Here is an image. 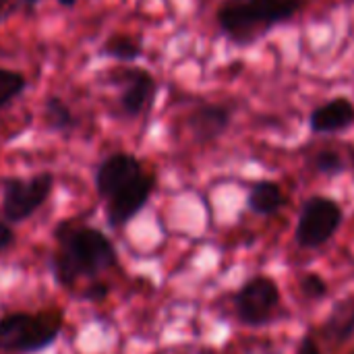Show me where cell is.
<instances>
[{
    "label": "cell",
    "mask_w": 354,
    "mask_h": 354,
    "mask_svg": "<svg viewBox=\"0 0 354 354\" xmlns=\"http://www.w3.org/2000/svg\"><path fill=\"white\" fill-rule=\"evenodd\" d=\"M56 241L58 249L50 259V270L62 288H75L79 280L95 278L118 266L112 241L97 228L60 222Z\"/></svg>",
    "instance_id": "6da1fadb"
},
{
    "label": "cell",
    "mask_w": 354,
    "mask_h": 354,
    "mask_svg": "<svg viewBox=\"0 0 354 354\" xmlns=\"http://www.w3.org/2000/svg\"><path fill=\"white\" fill-rule=\"evenodd\" d=\"M60 311L8 313L0 317V353L35 354L50 348L62 332Z\"/></svg>",
    "instance_id": "7a4b0ae2"
},
{
    "label": "cell",
    "mask_w": 354,
    "mask_h": 354,
    "mask_svg": "<svg viewBox=\"0 0 354 354\" xmlns=\"http://www.w3.org/2000/svg\"><path fill=\"white\" fill-rule=\"evenodd\" d=\"M342 222L344 209L336 199L328 195H311L299 212L295 241L301 249H322L336 236Z\"/></svg>",
    "instance_id": "3957f363"
},
{
    "label": "cell",
    "mask_w": 354,
    "mask_h": 354,
    "mask_svg": "<svg viewBox=\"0 0 354 354\" xmlns=\"http://www.w3.org/2000/svg\"><path fill=\"white\" fill-rule=\"evenodd\" d=\"M282 292L276 280L268 276H255L247 280L232 297L236 319L247 328L268 326L280 309Z\"/></svg>",
    "instance_id": "277c9868"
},
{
    "label": "cell",
    "mask_w": 354,
    "mask_h": 354,
    "mask_svg": "<svg viewBox=\"0 0 354 354\" xmlns=\"http://www.w3.org/2000/svg\"><path fill=\"white\" fill-rule=\"evenodd\" d=\"M54 176L50 172L35 174L31 178H4L2 183V216L6 222H25L31 218L50 197Z\"/></svg>",
    "instance_id": "5b68a950"
},
{
    "label": "cell",
    "mask_w": 354,
    "mask_h": 354,
    "mask_svg": "<svg viewBox=\"0 0 354 354\" xmlns=\"http://www.w3.org/2000/svg\"><path fill=\"white\" fill-rule=\"evenodd\" d=\"M156 189V176L141 172L135 180H131L127 187H122L120 191H116L106 203V216L110 226L114 228H122L124 224H129L149 201L151 193Z\"/></svg>",
    "instance_id": "8992f818"
},
{
    "label": "cell",
    "mask_w": 354,
    "mask_h": 354,
    "mask_svg": "<svg viewBox=\"0 0 354 354\" xmlns=\"http://www.w3.org/2000/svg\"><path fill=\"white\" fill-rule=\"evenodd\" d=\"M216 19L222 33L239 46L255 44L259 37L268 33V29L259 23L257 15L253 12L249 0H230L222 4L218 8Z\"/></svg>",
    "instance_id": "52a82bcc"
},
{
    "label": "cell",
    "mask_w": 354,
    "mask_h": 354,
    "mask_svg": "<svg viewBox=\"0 0 354 354\" xmlns=\"http://www.w3.org/2000/svg\"><path fill=\"white\" fill-rule=\"evenodd\" d=\"M143 172L139 160L131 153H112L95 170V191L102 199H110Z\"/></svg>",
    "instance_id": "ba28073f"
},
{
    "label": "cell",
    "mask_w": 354,
    "mask_h": 354,
    "mask_svg": "<svg viewBox=\"0 0 354 354\" xmlns=\"http://www.w3.org/2000/svg\"><path fill=\"white\" fill-rule=\"evenodd\" d=\"M354 127V104L346 95H334L319 104L309 114V129L313 135H342Z\"/></svg>",
    "instance_id": "9c48e42d"
},
{
    "label": "cell",
    "mask_w": 354,
    "mask_h": 354,
    "mask_svg": "<svg viewBox=\"0 0 354 354\" xmlns=\"http://www.w3.org/2000/svg\"><path fill=\"white\" fill-rule=\"evenodd\" d=\"M116 81L122 83L120 93V110L124 116H139L147 104H151V97L156 93V81L147 71L141 68H127L120 75H116Z\"/></svg>",
    "instance_id": "30bf717a"
},
{
    "label": "cell",
    "mask_w": 354,
    "mask_h": 354,
    "mask_svg": "<svg viewBox=\"0 0 354 354\" xmlns=\"http://www.w3.org/2000/svg\"><path fill=\"white\" fill-rule=\"evenodd\" d=\"M189 131L199 143L220 139L232 124V108L226 104H203L189 114Z\"/></svg>",
    "instance_id": "8fae6325"
},
{
    "label": "cell",
    "mask_w": 354,
    "mask_h": 354,
    "mask_svg": "<svg viewBox=\"0 0 354 354\" xmlns=\"http://www.w3.org/2000/svg\"><path fill=\"white\" fill-rule=\"evenodd\" d=\"M307 166L319 176H328V178L342 176L354 168V149L348 145H334V143L317 145L307 153Z\"/></svg>",
    "instance_id": "7c38bea8"
},
{
    "label": "cell",
    "mask_w": 354,
    "mask_h": 354,
    "mask_svg": "<svg viewBox=\"0 0 354 354\" xmlns=\"http://www.w3.org/2000/svg\"><path fill=\"white\" fill-rule=\"evenodd\" d=\"M328 344H346L354 336V297H346L334 303L328 317L319 328Z\"/></svg>",
    "instance_id": "4fadbf2b"
},
{
    "label": "cell",
    "mask_w": 354,
    "mask_h": 354,
    "mask_svg": "<svg viewBox=\"0 0 354 354\" xmlns=\"http://www.w3.org/2000/svg\"><path fill=\"white\" fill-rule=\"evenodd\" d=\"M288 203V197L284 193V189L280 187V183L263 178L257 180L249 195H247V207L261 218H272L276 214H280Z\"/></svg>",
    "instance_id": "5bb4252c"
},
{
    "label": "cell",
    "mask_w": 354,
    "mask_h": 354,
    "mask_svg": "<svg viewBox=\"0 0 354 354\" xmlns=\"http://www.w3.org/2000/svg\"><path fill=\"white\" fill-rule=\"evenodd\" d=\"M249 2L259 23L268 31L276 25H282L295 19L305 6V0H249Z\"/></svg>",
    "instance_id": "9a60e30c"
},
{
    "label": "cell",
    "mask_w": 354,
    "mask_h": 354,
    "mask_svg": "<svg viewBox=\"0 0 354 354\" xmlns=\"http://www.w3.org/2000/svg\"><path fill=\"white\" fill-rule=\"evenodd\" d=\"M46 120H48V127L52 131H58V133H68L77 127L75 112L58 95H52L46 100Z\"/></svg>",
    "instance_id": "2e32d148"
},
{
    "label": "cell",
    "mask_w": 354,
    "mask_h": 354,
    "mask_svg": "<svg viewBox=\"0 0 354 354\" xmlns=\"http://www.w3.org/2000/svg\"><path fill=\"white\" fill-rule=\"evenodd\" d=\"M141 52H143V46L133 35H112L102 46L104 56H110V58L120 60V62H133L141 56Z\"/></svg>",
    "instance_id": "e0dca14e"
},
{
    "label": "cell",
    "mask_w": 354,
    "mask_h": 354,
    "mask_svg": "<svg viewBox=\"0 0 354 354\" xmlns=\"http://www.w3.org/2000/svg\"><path fill=\"white\" fill-rule=\"evenodd\" d=\"M25 85H27V81L21 73L0 68V108H4L15 97H19L25 89Z\"/></svg>",
    "instance_id": "ac0fdd59"
},
{
    "label": "cell",
    "mask_w": 354,
    "mask_h": 354,
    "mask_svg": "<svg viewBox=\"0 0 354 354\" xmlns=\"http://www.w3.org/2000/svg\"><path fill=\"white\" fill-rule=\"evenodd\" d=\"M299 290L303 292L305 299L317 303V301L328 299V295H330V284L326 282L324 276H319V274H315V272H307V274H301V278H299Z\"/></svg>",
    "instance_id": "d6986e66"
},
{
    "label": "cell",
    "mask_w": 354,
    "mask_h": 354,
    "mask_svg": "<svg viewBox=\"0 0 354 354\" xmlns=\"http://www.w3.org/2000/svg\"><path fill=\"white\" fill-rule=\"evenodd\" d=\"M108 292H110V286L108 284H104V282H95V284H91V286H87L85 290H83V299H87V301H93V303H100V301H104L106 297H108Z\"/></svg>",
    "instance_id": "ffe728a7"
},
{
    "label": "cell",
    "mask_w": 354,
    "mask_h": 354,
    "mask_svg": "<svg viewBox=\"0 0 354 354\" xmlns=\"http://www.w3.org/2000/svg\"><path fill=\"white\" fill-rule=\"evenodd\" d=\"M297 354H324V351H322L319 342L315 340V336L313 334H307V336L301 338Z\"/></svg>",
    "instance_id": "44dd1931"
},
{
    "label": "cell",
    "mask_w": 354,
    "mask_h": 354,
    "mask_svg": "<svg viewBox=\"0 0 354 354\" xmlns=\"http://www.w3.org/2000/svg\"><path fill=\"white\" fill-rule=\"evenodd\" d=\"M15 245V230L8 226L6 220H0V253L8 251Z\"/></svg>",
    "instance_id": "7402d4cb"
},
{
    "label": "cell",
    "mask_w": 354,
    "mask_h": 354,
    "mask_svg": "<svg viewBox=\"0 0 354 354\" xmlns=\"http://www.w3.org/2000/svg\"><path fill=\"white\" fill-rule=\"evenodd\" d=\"M58 2H60L62 6H75V2H77V0H58Z\"/></svg>",
    "instance_id": "603a6c76"
},
{
    "label": "cell",
    "mask_w": 354,
    "mask_h": 354,
    "mask_svg": "<svg viewBox=\"0 0 354 354\" xmlns=\"http://www.w3.org/2000/svg\"><path fill=\"white\" fill-rule=\"evenodd\" d=\"M4 8H6V0H0V19L4 15Z\"/></svg>",
    "instance_id": "cb8c5ba5"
},
{
    "label": "cell",
    "mask_w": 354,
    "mask_h": 354,
    "mask_svg": "<svg viewBox=\"0 0 354 354\" xmlns=\"http://www.w3.org/2000/svg\"><path fill=\"white\" fill-rule=\"evenodd\" d=\"M25 2H27V4H37L39 0H25Z\"/></svg>",
    "instance_id": "d4e9b609"
},
{
    "label": "cell",
    "mask_w": 354,
    "mask_h": 354,
    "mask_svg": "<svg viewBox=\"0 0 354 354\" xmlns=\"http://www.w3.org/2000/svg\"><path fill=\"white\" fill-rule=\"evenodd\" d=\"M351 354H354V351H353V353H351Z\"/></svg>",
    "instance_id": "484cf974"
}]
</instances>
